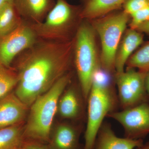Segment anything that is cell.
I'll return each mask as SVG.
<instances>
[{"label": "cell", "mask_w": 149, "mask_h": 149, "mask_svg": "<svg viewBox=\"0 0 149 149\" xmlns=\"http://www.w3.org/2000/svg\"><path fill=\"white\" fill-rule=\"evenodd\" d=\"M74 39L58 42L40 39L15 59L18 82L15 94L27 106L71 71Z\"/></svg>", "instance_id": "6da1fadb"}, {"label": "cell", "mask_w": 149, "mask_h": 149, "mask_svg": "<svg viewBox=\"0 0 149 149\" xmlns=\"http://www.w3.org/2000/svg\"><path fill=\"white\" fill-rule=\"evenodd\" d=\"M72 77L71 71L68 72L31 104L27 121L24 124L25 139L45 144L48 143L52 130L54 118L57 111L59 100L72 82Z\"/></svg>", "instance_id": "7a4b0ae2"}, {"label": "cell", "mask_w": 149, "mask_h": 149, "mask_svg": "<svg viewBox=\"0 0 149 149\" xmlns=\"http://www.w3.org/2000/svg\"><path fill=\"white\" fill-rule=\"evenodd\" d=\"M55 1L42 22L30 25L41 40L70 42L74 40L83 20L81 6L70 4L66 0Z\"/></svg>", "instance_id": "3957f363"}, {"label": "cell", "mask_w": 149, "mask_h": 149, "mask_svg": "<svg viewBox=\"0 0 149 149\" xmlns=\"http://www.w3.org/2000/svg\"><path fill=\"white\" fill-rule=\"evenodd\" d=\"M97 34L89 20L83 19L74 38L73 64L87 102L95 72L101 68Z\"/></svg>", "instance_id": "277c9868"}, {"label": "cell", "mask_w": 149, "mask_h": 149, "mask_svg": "<svg viewBox=\"0 0 149 149\" xmlns=\"http://www.w3.org/2000/svg\"><path fill=\"white\" fill-rule=\"evenodd\" d=\"M130 19L129 15L119 10L89 20L100 41L101 68L113 75L116 72L115 57L117 47Z\"/></svg>", "instance_id": "5b68a950"}, {"label": "cell", "mask_w": 149, "mask_h": 149, "mask_svg": "<svg viewBox=\"0 0 149 149\" xmlns=\"http://www.w3.org/2000/svg\"><path fill=\"white\" fill-rule=\"evenodd\" d=\"M111 83L93 81L88 99L87 122L83 149H93L105 118L115 111L118 101Z\"/></svg>", "instance_id": "8992f818"}, {"label": "cell", "mask_w": 149, "mask_h": 149, "mask_svg": "<svg viewBox=\"0 0 149 149\" xmlns=\"http://www.w3.org/2000/svg\"><path fill=\"white\" fill-rule=\"evenodd\" d=\"M146 73L133 68H126L123 72H115L114 81L118 91V103L122 110L149 100L145 86Z\"/></svg>", "instance_id": "52a82bcc"}, {"label": "cell", "mask_w": 149, "mask_h": 149, "mask_svg": "<svg viewBox=\"0 0 149 149\" xmlns=\"http://www.w3.org/2000/svg\"><path fill=\"white\" fill-rule=\"evenodd\" d=\"M39 40L30 23L22 20L13 31L0 36V60L6 67L10 68L17 57L34 46Z\"/></svg>", "instance_id": "ba28073f"}, {"label": "cell", "mask_w": 149, "mask_h": 149, "mask_svg": "<svg viewBox=\"0 0 149 149\" xmlns=\"http://www.w3.org/2000/svg\"><path fill=\"white\" fill-rule=\"evenodd\" d=\"M107 116L116 120L122 125L125 138L143 139L149 134L148 102L120 111L112 112Z\"/></svg>", "instance_id": "9c48e42d"}, {"label": "cell", "mask_w": 149, "mask_h": 149, "mask_svg": "<svg viewBox=\"0 0 149 149\" xmlns=\"http://www.w3.org/2000/svg\"><path fill=\"white\" fill-rule=\"evenodd\" d=\"M29 107L15 93H8L0 98V129L24 123Z\"/></svg>", "instance_id": "30bf717a"}, {"label": "cell", "mask_w": 149, "mask_h": 149, "mask_svg": "<svg viewBox=\"0 0 149 149\" xmlns=\"http://www.w3.org/2000/svg\"><path fill=\"white\" fill-rule=\"evenodd\" d=\"M17 11L23 20L30 24L42 22L54 7L55 0H13Z\"/></svg>", "instance_id": "8fae6325"}, {"label": "cell", "mask_w": 149, "mask_h": 149, "mask_svg": "<svg viewBox=\"0 0 149 149\" xmlns=\"http://www.w3.org/2000/svg\"><path fill=\"white\" fill-rule=\"evenodd\" d=\"M144 34L136 29L127 28L118 46L115 57L116 72L124 71L131 55L144 42Z\"/></svg>", "instance_id": "7c38bea8"}, {"label": "cell", "mask_w": 149, "mask_h": 149, "mask_svg": "<svg viewBox=\"0 0 149 149\" xmlns=\"http://www.w3.org/2000/svg\"><path fill=\"white\" fill-rule=\"evenodd\" d=\"M143 143V139L118 137L109 124L103 123L97 135L93 149H135Z\"/></svg>", "instance_id": "4fadbf2b"}, {"label": "cell", "mask_w": 149, "mask_h": 149, "mask_svg": "<svg viewBox=\"0 0 149 149\" xmlns=\"http://www.w3.org/2000/svg\"><path fill=\"white\" fill-rule=\"evenodd\" d=\"M80 131L67 123H61L52 130L49 140V149H79Z\"/></svg>", "instance_id": "5bb4252c"}, {"label": "cell", "mask_w": 149, "mask_h": 149, "mask_svg": "<svg viewBox=\"0 0 149 149\" xmlns=\"http://www.w3.org/2000/svg\"><path fill=\"white\" fill-rule=\"evenodd\" d=\"M71 83L62 94L58 105L61 117L73 120L80 117L83 110V104L79 91L75 85Z\"/></svg>", "instance_id": "9a60e30c"}, {"label": "cell", "mask_w": 149, "mask_h": 149, "mask_svg": "<svg viewBox=\"0 0 149 149\" xmlns=\"http://www.w3.org/2000/svg\"><path fill=\"white\" fill-rule=\"evenodd\" d=\"M126 0H82L81 17L91 20L122 8Z\"/></svg>", "instance_id": "2e32d148"}, {"label": "cell", "mask_w": 149, "mask_h": 149, "mask_svg": "<svg viewBox=\"0 0 149 149\" xmlns=\"http://www.w3.org/2000/svg\"><path fill=\"white\" fill-rule=\"evenodd\" d=\"M24 123L0 129V149H21L25 139Z\"/></svg>", "instance_id": "e0dca14e"}, {"label": "cell", "mask_w": 149, "mask_h": 149, "mask_svg": "<svg viewBox=\"0 0 149 149\" xmlns=\"http://www.w3.org/2000/svg\"><path fill=\"white\" fill-rule=\"evenodd\" d=\"M22 20L17 11L13 1L6 3L0 8V36L13 31L20 25Z\"/></svg>", "instance_id": "ac0fdd59"}, {"label": "cell", "mask_w": 149, "mask_h": 149, "mask_svg": "<svg viewBox=\"0 0 149 149\" xmlns=\"http://www.w3.org/2000/svg\"><path fill=\"white\" fill-rule=\"evenodd\" d=\"M126 68L137 69L142 72L149 71V41L144 42L128 59Z\"/></svg>", "instance_id": "d6986e66"}, {"label": "cell", "mask_w": 149, "mask_h": 149, "mask_svg": "<svg viewBox=\"0 0 149 149\" xmlns=\"http://www.w3.org/2000/svg\"><path fill=\"white\" fill-rule=\"evenodd\" d=\"M18 77L15 71L7 67L0 60V98L16 87Z\"/></svg>", "instance_id": "ffe728a7"}, {"label": "cell", "mask_w": 149, "mask_h": 149, "mask_svg": "<svg viewBox=\"0 0 149 149\" xmlns=\"http://www.w3.org/2000/svg\"><path fill=\"white\" fill-rule=\"evenodd\" d=\"M149 21V5L130 15L128 25L131 29L136 28L144 22Z\"/></svg>", "instance_id": "44dd1931"}, {"label": "cell", "mask_w": 149, "mask_h": 149, "mask_svg": "<svg viewBox=\"0 0 149 149\" xmlns=\"http://www.w3.org/2000/svg\"><path fill=\"white\" fill-rule=\"evenodd\" d=\"M149 5V0H126L122 8L125 13L130 16Z\"/></svg>", "instance_id": "7402d4cb"}, {"label": "cell", "mask_w": 149, "mask_h": 149, "mask_svg": "<svg viewBox=\"0 0 149 149\" xmlns=\"http://www.w3.org/2000/svg\"><path fill=\"white\" fill-rule=\"evenodd\" d=\"M21 149H49L45 143L34 141L25 139Z\"/></svg>", "instance_id": "603a6c76"}, {"label": "cell", "mask_w": 149, "mask_h": 149, "mask_svg": "<svg viewBox=\"0 0 149 149\" xmlns=\"http://www.w3.org/2000/svg\"><path fill=\"white\" fill-rule=\"evenodd\" d=\"M136 29L149 37V21L140 24Z\"/></svg>", "instance_id": "cb8c5ba5"}, {"label": "cell", "mask_w": 149, "mask_h": 149, "mask_svg": "<svg viewBox=\"0 0 149 149\" xmlns=\"http://www.w3.org/2000/svg\"><path fill=\"white\" fill-rule=\"evenodd\" d=\"M145 86L147 94L149 96V71L147 72L145 78Z\"/></svg>", "instance_id": "d4e9b609"}, {"label": "cell", "mask_w": 149, "mask_h": 149, "mask_svg": "<svg viewBox=\"0 0 149 149\" xmlns=\"http://www.w3.org/2000/svg\"><path fill=\"white\" fill-rule=\"evenodd\" d=\"M135 149H149V142L145 144H143L141 146Z\"/></svg>", "instance_id": "484cf974"}, {"label": "cell", "mask_w": 149, "mask_h": 149, "mask_svg": "<svg viewBox=\"0 0 149 149\" xmlns=\"http://www.w3.org/2000/svg\"><path fill=\"white\" fill-rule=\"evenodd\" d=\"M13 1V0H0V8L6 3Z\"/></svg>", "instance_id": "4316f807"}]
</instances>
